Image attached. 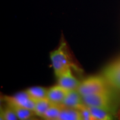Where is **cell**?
Returning a JSON list of instances; mask_svg holds the SVG:
<instances>
[{
	"mask_svg": "<svg viewBox=\"0 0 120 120\" xmlns=\"http://www.w3.org/2000/svg\"><path fill=\"white\" fill-rule=\"evenodd\" d=\"M7 105H8L13 109L19 120H29L32 118L34 115H36L34 111L31 110V109L16 106L15 105L7 104Z\"/></svg>",
	"mask_w": 120,
	"mask_h": 120,
	"instance_id": "11",
	"label": "cell"
},
{
	"mask_svg": "<svg viewBox=\"0 0 120 120\" xmlns=\"http://www.w3.org/2000/svg\"><path fill=\"white\" fill-rule=\"evenodd\" d=\"M64 106L63 104L52 103L45 112L42 118L48 120H58Z\"/></svg>",
	"mask_w": 120,
	"mask_h": 120,
	"instance_id": "10",
	"label": "cell"
},
{
	"mask_svg": "<svg viewBox=\"0 0 120 120\" xmlns=\"http://www.w3.org/2000/svg\"><path fill=\"white\" fill-rule=\"evenodd\" d=\"M1 120H17L18 117L16 113L13 110V109L7 105V106L4 109L1 110V115H0Z\"/></svg>",
	"mask_w": 120,
	"mask_h": 120,
	"instance_id": "15",
	"label": "cell"
},
{
	"mask_svg": "<svg viewBox=\"0 0 120 120\" xmlns=\"http://www.w3.org/2000/svg\"><path fill=\"white\" fill-rule=\"evenodd\" d=\"M58 120H82L80 112L77 109L64 106Z\"/></svg>",
	"mask_w": 120,
	"mask_h": 120,
	"instance_id": "9",
	"label": "cell"
},
{
	"mask_svg": "<svg viewBox=\"0 0 120 120\" xmlns=\"http://www.w3.org/2000/svg\"><path fill=\"white\" fill-rule=\"evenodd\" d=\"M76 109L80 112L82 120H94L89 108L85 103L80 105Z\"/></svg>",
	"mask_w": 120,
	"mask_h": 120,
	"instance_id": "16",
	"label": "cell"
},
{
	"mask_svg": "<svg viewBox=\"0 0 120 120\" xmlns=\"http://www.w3.org/2000/svg\"><path fill=\"white\" fill-rule=\"evenodd\" d=\"M4 101L7 104L15 105L34 111L36 101L30 96L26 91L17 93L12 96H6Z\"/></svg>",
	"mask_w": 120,
	"mask_h": 120,
	"instance_id": "4",
	"label": "cell"
},
{
	"mask_svg": "<svg viewBox=\"0 0 120 120\" xmlns=\"http://www.w3.org/2000/svg\"><path fill=\"white\" fill-rule=\"evenodd\" d=\"M58 84L66 89L72 90L77 89L81 82L73 76L71 69H69L58 76Z\"/></svg>",
	"mask_w": 120,
	"mask_h": 120,
	"instance_id": "6",
	"label": "cell"
},
{
	"mask_svg": "<svg viewBox=\"0 0 120 120\" xmlns=\"http://www.w3.org/2000/svg\"><path fill=\"white\" fill-rule=\"evenodd\" d=\"M103 75L106 80L111 85L120 89V60L106 67Z\"/></svg>",
	"mask_w": 120,
	"mask_h": 120,
	"instance_id": "5",
	"label": "cell"
},
{
	"mask_svg": "<svg viewBox=\"0 0 120 120\" xmlns=\"http://www.w3.org/2000/svg\"><path fill=\"white\" fill-rule=\"evenodd\" d=\"M83 103L88 106L101 108L109 111L110 100L107 90L90 95L82 96Z\"/></svg>",
	"mask_w": 120,
	"mask_h": 120,
	"instance_id": "3",
	"label": "cell"
},
{
	"mask_svg": "<svg viewBox=\"0 0 120 120\" xmlns=\"http://www.w3.org/2000/svg\"><path fill=\"white\" fill-rule=\"evenodd\" d=\"M30 96L34 101H38L41 99L47 98L48 89L41 86L32 87L26 90Z\"/></svg>",
	"mask_w": 120,
	"mask_h": 120,
	"instance_id": "12",
	"label": "cell"
},
{
	"mask_svg": "<svg viewBox=\"0 0 120 120\" xmlns=\"http://www.w3.org/2000/svg\"><path fill=\"white\" fill-rule=\"evenodd\" d=\"M92 115L94 120H110L112 119V117L109 111L101 109V108L88 106Z\"/></svg>",
	"mask_w": 120,
	"mask_h": 120,
	"instance_id": "13",
	"label": "cell"
},
{
	"mask_svg": "<svg viewBox=\"0 0 120 120\" xmlns=\"http://www.w3.org/2000/svg\"><path fill=\"white\" fill-rule=\"evenodd\" d=\"M83 103L82 96L77 89H75L68 91L62 104L66 107L77 109Z\"/></svg>",
	"mask_w": 120,
	"mask_h": 120,
	"instance_id": "8",
	"label": "cell"
},
{
	"mask_svg": "<svg viewBox=\"0 0 120 120\" xmlns=\"http://www.w3.org/2000/svg\"><path fill=\"white\" fill-rule=\"evenodd\" d=\"M50 59L57 78L67 70L76 67L65 41L61 42L59 46L51 52Z\"/></svg>",
	"mask_w": 120,
	"mask_h": 120,
	"instance_id": "1",
	"label": "cell"
},
{
	"mask_svg": "<svg viewBox=\"0 0 120 120\" xmlns=\"http://www.w3.org/2000/svg\"><path fill=\"white\" fill-rule=\"evenodd\" d=\"M68 91L58 84L48 89L47 98L52 103L62 104Z\"/></svg>",
	"mask_w": 120,
	"mask_h": 120,
	"instance_id": "7",
	"label": "cell"
},
{
	"mask_svg": "<svg viewBox=\"0 0 120 120\" xmlns=\"http://www.w3.org/2000/svg\"><path fill=\"white\" fill-rule=\"evenodd\" d=\"M77 90L82 96L106 91L104 79L100 76H91L81 82Z\"/></svg>",
	"mask_w": 120,
	"mask_h": 120,
	"instance_id": "2",
	"label": "cell"
},
{
	"mask_svg": "<svg viewBox=\"0 0 120 120\" xmlns=\"http://www.w3.org/2000/svg\"><path fill=\"white\" fill-rule=\"evenodd\" d=\"M52 104V103L47 98L36 101L35 102L34 112L36 115L42 117L45 112Z\"/></svg>",
	"mask_w": 120,
	"mask_h": 120,
	"instance_id": "14",
	"label": "cell"
},
{
	"mask_svg": "<svg viewBox=\"0 0 120 120\" xmlns=\"http://www.w3.org/2000/svg\"></svg>",
	"mask_w": 120,
	"mask_h": 120,
	"instance_id": "17",
	"label": "cell"
}]
</instances>
